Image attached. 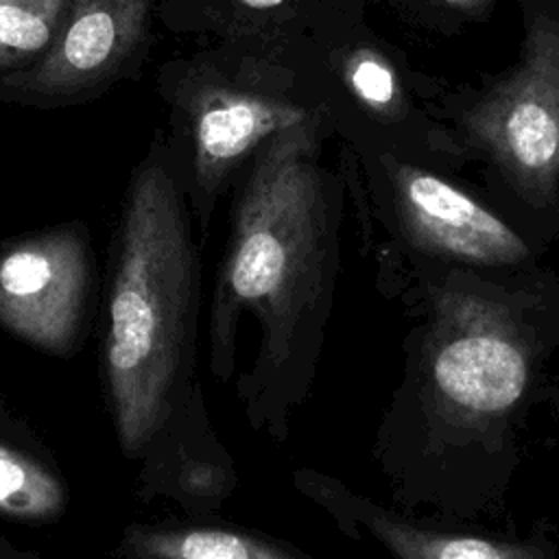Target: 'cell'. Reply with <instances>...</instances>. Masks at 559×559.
<instances>
[{
	"label": "cell",
	"instance_id": "obj_1",
	"mask_svg": "<svg viewBox=\"0 0 559 559\" xmlns=\"http://www.w3.org/2000/svg\"><path fill=\"white\" fill-rule=\"evenodd\" d=\"M323 181L314 164V122L277 131L240 194L210 310V369L234 371L236 328L251 312L262 328L258 362L242 393L249 415L280 386L304 384L317 358L334 284Z\"/></svg>",
	"mask_w": 559,
	"mask_h": 559
},
{
	"label": "cell",
	"instance_id": "obj_2",
	"mask_svg": "<svg viewBox=\"0 0 559 559\" xmlns=\"http://www.w3.org/2000/svg\"><path fill=\"white\" fill-rule=\"evenodd\" d=\"M199 255L168 170L144 164L122 207L105 297L100 382L118 445L135 461L199 384Z\"/></svg>",
	"mask_w": 559,
	"mask_h": 559
},
{
	"label": "cell",
	"instance_id": "obj_3",
	"mask_svg": "<svg viewBox=\"0 0 559 559\" xmlns=\"http://www.w3.org/2000/svg\"><path fill=\"white\" fill-rule=\"evenodd\" d=\"M90 234L66 223L0 245V328L48 356L72 358L92 325Z\"/></svg>",
	"mask_w": 559,
	"mask_h": 559
},
{
	"label": "cell",
	"instance_id": "obj_4",
	"mask_svg": "<svg viewBox=\"0 0 559 559\" xmlns=\"http://www.w3.org/2000/svg\"><path fill=\"white\" fill-rule=\"evenodd\" d=\"M528 373V347L502 308L465 293L441 299L430 343V380L450 415L485 421L509 413Z\"/></svg>",
	"mask_w": 559,
	"mask_h": 559
},
{
	"label": "cell",
	"instance_id": "obj_5",
	"mask_svg": "<svg viewBox=\"0 0 559 559\" xmlns=\"http://www.w3.org/2000/svg\"><path fill=\"white\" fill-rule=\"evenodd\" d=\"M469 133L526 199L552 194L559 181V24L535 20L522 66L469 114Z\"/></svg>",
	"mask_w": 559,
	"mask_h": 559
},
{
	"label": "cell",
	"instance_id": "obj_6",
	"mask_svg": "<svg viewBox=\"0 0 559 559\" xmlns=\"http://www.w3.org/2000/svg\"><path fill=\"white\" fill-rule=\"evenodd\" d=\"M135 461L138 498H166L190 515L216 511L236 487L234 463L210 426L201 384L170 413Z\"/></svg>",
	"mask_w": 559,
	"mask_h": 559
},
{
	"label": "cell",
	"instance_id": "obj_7",
	"mask_svg": "<svg viewBox=\"0 0 559 559\" xmlns=\"http://www.w3.org/2000/svg\"><path fill=\"white\" fill-rule=\"evenodd\" d=\"M397 201L408 234L424 249L480 266H513L528 258L526 242L500 216L428 170L402 168Z\"/></svg>",
	"mask_w": 559,
	"mask_h": 559
},
{
	"label": "cell",
	"instance_id": "obj_8",
	"mask_svg": "<svg viewBox=\"0 0 559 559\" xmlns=\"http://www.w3.org/2000/svg\"><path fill=\"white\" fill-rule=\"evenodd\" d=\"M148 0H70L66 22L26 87L68 94L87 87L135 48L146 22Z\"/></svg>",
	"mask_w": 559,
	"mask_h": 559
},
{
	"label": "cell",
	"instance_id": "obj_9",
	"mask_svg": "<svg viewBox=\"0 0 559 559\" xmlns=\"http://www.w3.org/2000/svg\"><path fill=\"white\" fill-rule=\"evenodd\" d=\"M299 107L240 92H210L194 107V173L210 197L255 144L304 120Z\"/></svg>",
	"mask_w": 559,
	"mask_h": 559
},
{
	"label": "cell",
	"instance_id": "obj_10",
	"mask_svg": "<svg viewBox=\"0 0 559 559\" xmlns=\"http://www.w3.org/2000/svg\"><path fill=\"white\" fill-rule=\"evenodd\" d=\"M68 507L70 485L55 452L0 393V518L48 526Z\"/></svg>",
	"mask_w": 559,
	"mask_h": 559
},
{
	"label": "cell",
	"instance_id": "obj_11",
	"mask_svg": "<svg viewBox=\"0 0 559 559\" xmlns=\"http://www.w3.org/2000/svg\"><path fill=\"white\" fill-rule=\"evenodd\" d=\"M116 559H312L260 531L223 524H142L120 531Z\"/></svg>",
	"mask_w": 559,
	"mask_h": 559
},
{
	"label": "cell",
	"instance_id": "obj_12",
	"mask_svg": "<svg viewBox=\"0 0 559 559\" xmlns=\"http://www.w3.org/2000/svg\"><path fill=\"white\" fill-rule=\"evenodd\" d=\"M345 496L354 518L360 520L395 559H552V550L539 544L437 533L419 528L347 491Z\"/></svg>",
	"mask_w": 559,
	"mask_h": 559
},
{
	"label": "cell",
	"instance_id": "obj_13",
	"mask_svg": "<svg viewBox=\"0 0 559 559\" xmlns=\"http://www.w3.org/2000/svg\"><path fill=\"white\" fill-rule=\"evenodd\" d=\"M68 9L70 0H0V68L52 44Z\"/></svg>",
	"mask_w": 559,
	"mask_h": 559
},
{
	"label": "cell",
	"instance_id": "obj_14",
	"mask_svg": "<svg viewBox=\"0 0 559 559\" xmlns=\"http://www.w3.org/2000/svg\"><path fill=\"white\" fill-rule=\"evenodd\" d=\"M349 83L354 92L373 107H386L395 96V76L376 55L360 52L349 66Z\"/></svg>",
	"mask_w": 559,
	"mask_h": 559
},
{
	"label": "cell",
	"instance_id": "obj_15",
	"mask_svg": "<svg viewBox=\"0 0 559 559\" xmlns=\"http://www.w3.org/2000/svg\"><path fill=\"white\" fill-rule=\"evenodd\" d=\"M0 559H46V557L35 552V550L20 548V546L11 544L7 537L0 535Z\"/></svg>",
	"mask_w": 559,
	"mask_h": 559
},
{
	"label": "cell",
	"instance_id": "obj_16",
	"mask_svg": "<svg viewBox=\"0 0 559 559\" xmlns=\"http://www.w3.org/2000/svg\"><path fill=\"white\" fill-rule=\"evenodd\" d=\"M240 2L251 9H273V7H280L284 0H240Z\"/></svg>",
	"mask_w": 559,
	"mask_h": 559
},
{
	"label": "cell",
	"instance_id": "obj_17",
	"mask_svg": "<svg viewBox=\"0 0 559 559\" xmlns=\"http://www.w3.org/2000/svg\"><path fill=\"white\" fill-rule=\"evenodd\" d=\"M450 2H456V4H476L478 0H450Z\"/></svg>",
	"mask_w": 559,
	"mask_h": 559
}]
</instances>
